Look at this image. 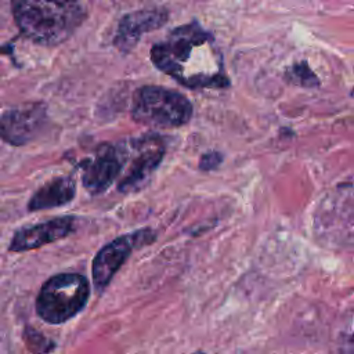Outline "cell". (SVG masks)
Here are the masks:
<instances>
[{"mask_svg":"<svg viewBox=\"0 0 354 354\" xmlns=\"http://www.w3.org/2000/svg\"><path fill=\"white\" fill-rule=\"evenodd\" d=\"M155 239L156 234L151 228H144L118 236L101 248L97 252L91 266L94 286L98 290L104 289L136 248L149 245Z\"/></svg>","mask_w":354,"mask_h":354,"instance_id":"52a82bcc","label":"cell"},{"mask_svg":"<svg viewBox=\"0 0 354 354\" xmlns=\"http://www.w3.org/2000/svg\"><path fill=\"white\" fill-rule=\"evenodd\" d=\"M126 160L127 141L101 144L91 159H84L80 163L83 187L93 195L105 192L120 177Z\"/></svg>","mask_w":354,"mask_h":354,"instance_id":"8992f818","label":"cell"},{"mask_svg":"<svg viewBox=\"0 0 354 354\" xmlns=\"http://www.w3.org/2000/svg\"><path fill=\"white\" fill-rule=\"evenodd\" d=\"M88 296L86 277L76 272L57 274L43 283L36 299V311L48 324H64L84 308Z\"/></svg>","mask_w":354,"mask_h":354,"instance_id":"3957f363","label":"cell"},{"mask_svg":"<svg viewBox=\"0 0 354 354\" xmlns=\"http://www.w3.org/2000/svg\"><path fill=\"white\" fill-rule=\"evenodd\" d=\"M221 162H223V155L218 151H209L202 155L199 160V169L205 171L214 170L220 166Z\"/></svg>","mask_w":354,"mask_h":354,"instance_id":"5bb4252c","label":"cell"},{"mask_svg":"<svg viewBox=\"0 0 354 354\" xmlns=\"http://www.w3.org/2000/svg\"><path fill=\"white\" fill-rule=\"evenodd\" d=\"M47 120L43 102H30L0 115V138L10 145H25L37 137Z\"/></svg>","mask_w":354,"mask_h":354,"instance_id":"ba28073f","label":"cell"},{"mask_svg":"<svg viewBox=\"0 0 354 354\" xmlns=\"http://www.w3.org/2000/svg\"><path fill=\"white\" fill-rule=\"evenodd\" d=\"M11 11L21 33L44 46L65 41L86 18L80 0H12Z\"/></svg>","mask_w":354,"mask_h":354,"instance_id":"7a4b0ae2","label":"cell"},{"mask_svg":"<svg viewBox=\"0 0 354 354\" xmlns=\"http://www.w3.org/2000/svg\"><path fill=\"white\" fill-rule=\"evenodd\" d=\"M192 354H205V353H203V351H201V350H199V351H195V353H192Z\"/></svg>","mask_w":354,"mask_h":354,"instance_id":"9a60e30c","label":"cell"},{"mask_svg":"<svg viewBox=\"0 0 354 354\" xmlns=\"http://www.w3.org/2000/svg\"><path fill=\"white\" fill-rule=\"evenodd\" d=\"M192 104L180 91L162 86L140 87L133 98L131 118L152 127H180L189 122Z\"/></svg>","mask_w":354,"mask_h":354,"instance_id":"277c9868","label":"cell"},{"mask_svg":"<svg viewBox=\"0 0 354 354\" xmlns=\"http://www.w3.org/2000/svg\"><path fill=\"white\" fill-rule=\"evenodd\" d=\"M76 194V183L69 176L55 177L40 187L30 198L28 209L30 212L58 207L69 203Z\"/></svg>","mask_w":354,"mask_h":354,"instance_id":"8fae6325","label":"cell"},{"mask_svg":"<svg viewBox=\"0 0 354 354\" xmlns=\"http://www.w3.org/2000/svg\"><path fill=\"white\" fill-rule=\"evenodd\" d=\"M76 230V217L64 216L18 230L10 242L11 252L32 250L71 235Z\"/></svg>","mask_w":354,"mask_h":354,"instance_id":"30bf717a","label":"cell"},{"mask_svg":"<svg viewBox=\"0 0 354 354\" xmlns=\"http://www.w3.org/2000/svg\"><path fill=\"white\" fill-rule=\"evenodd\" d=\"M166 152L160 136L147 134L127 141L126 171L119 178L118 191L127 194L138 191L156 170Z\"/></svg>","mask_w":354,"mask_h":354,"instance_id":"5b68a950","label":"cell"},{"mask_svg":"<svg viewBox=\"0 0 354 354\" xmlns=\"http://www.w3.org/2000/svg\"><path fill=\"white\" fill-rule=\"evenodd\" d=\"M167 17L169 12L165 8H147L124 14L113 37L115 47L123 53L131 51L144 33L162 28Z\"/></svg>","mask_w":354,"mask_h":354,"instance_id":"9c48e42d","label":"cell"},{"mask_svg":"<svg viewBox=\"0 0 354 354\" xmlns=\"http://www.w3.org/2000/svg\"><path fill=\"white\" fill-rule=\"evenodd\" d=\"M24 339H25L26 347L32 351V354H47L54 347V343L51 340H48L40 332H37L29 326L25 329Z\"/></svg>","mask_w":354,"mask_h":354,"instance_id":"4fadbf2b","label":"cell"},{"mask_svg":"<svg viewBox=\"0 0 354 354\" xmlns=\"http://www.w3.org/2000/svg\"><path fill=\"white\" fill-rule=\"evenodd\" d=\"M285 77L289 83L301 87H317L319 84V80L317 79L315 73L310 69V66L306 62L292 65L286 71Z\"/></svg>","mask_w":354,"mask_h":354,"instance_id":"7c38bea8","label":"cell"},{"mask_svg":"<svg viewBox=\"0 0 354 354\" xmlns=\"http://www.w3.org/2000/svg\"><path fill=\"white\" fill-rule=\"evenodd\" d=\"M151 61L159 71L192 90L230 86L213 35L196 21L171 29L166 39L155 43Z\"/></svg>","mask_w":354,"mask_h":354,"instance_id":"6da1fadb","label":"cell"}]
</instances>
